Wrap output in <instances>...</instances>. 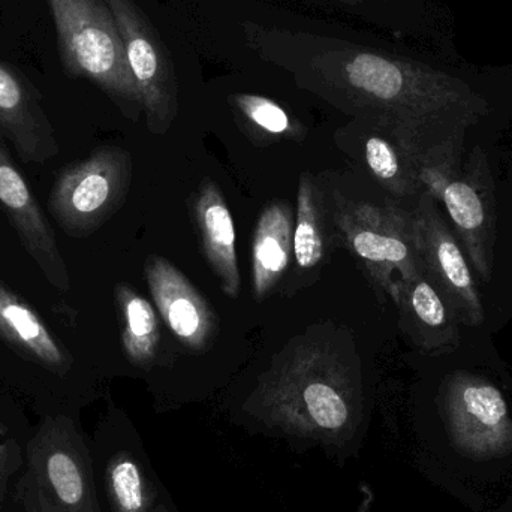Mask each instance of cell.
<instances>
[{"instance_id": "4fadbf2b", "label": "cell", "mask_w": 512, "mask_h": 512, "mask_svg": "<svg viewBox=\"0 0 512 512\" xmlns=\"http://www.w3.org/2000/svg\"><path fill=\"white\" fill-rule=\"evenodd\" d=\"M144 274L153 301L171 333L189 351H204L218 327L210 303L176 265L162 256H149Z\"/></svg>"}, {"instance_id": "ffe728a7", "label": "cell", "mask_w": 512, "mask_h": 512, "mask_svg": "<svg viewBox=\"0 0 512 512\" xmlns=\"http://www.w3.org/2000/svg\"><path fill=\"white\" fill-rule=\"evenodd\" d=\"M120 322L122 345L132 366L149 369L158 355L159 319L152 304L126 283L114 289Z\"/></svg>"}, {"instance_id": "2e32d148", "label": "cell", "mask_w": 512, "mask_h": 512, "mask_svg": "<svg viewBox=\"0 0 512 512\" xmlns=\"http://www.w3.org/2000/svg\"><path fill=\"white\" fill-rule=\"evenodd\" d=\"M0 340L18 355L54 375L71 372L74 358L41 316L11 289L0 285Z\"/></svg>"}, {"instance_id": "d4e9b609", "label": "cell", "mask_w": 512, "mask_h": 512, "mask_svg": "<svg viewBox=\"0 0 512 512\" xmlns=\"http://www.w3.org/2000/svg\"><path fill=\"white\" fill-rule=\"evenodd\" d=\"M17 495L24 512H45L44 508L39 504V499L36 496L32 483H30L29 478L26 477L24 472L21 475L20 481H18Z\"/></svg>"}, {"instance_id": "ac0fdd59", "label": "cell", "mask_w": 512, "mask_h": 512, "mask_svg": "<svg viewBox=\"0 0 512 512\" xmlns=\"http://www.w3.org/2000/svg\"><path fill=\"white\" fill-rule=\"evenodd\" d=\"M224 99L234 116L264 135L303 140L307 128L280 99L258 90L254 72L231 71L218 80Z\"/></svg>"}, {"instance_id": "3957f363", "label": "cell", "mask_w": 512, "mask_h": 512, "mask_svg": "<svg viewBox=\"0 0 512 512\" xmlns=\"http://www.w3.org/2000/svg\"><path fill=\"white\" fill-rule=\"evenodd\" d=\"M119 27L147 128L164 135L179 119L188 83L200 84L203 59L174 23L164 0H105Z\"/></svg>"}, {"instance_id": "6da1fadb", "label": "cell", "mask_w": 512, "mask_h": 512, "mask_svg": "<svg viewBox=\"0 0 512 512\" xmlns=\"http://www.w3.org/2000/svg\"><path fill=\"white\" fill-rule=\"evenodd\" d=\"M201 59L262 72L381 129L417 158L466 149L493 113L486 66L303 11L292 0H170Z\"/></svg>"}, {"instance_id": "9c48e42d", "label": "cell", "mask_w": 512, "mask_h": 512, "mask_svg": "<svg viewBox=\"0 0 512 512\" xmlns=\"http://www.w3.org/2000/svg\"><path fill=\"white\" fill-rule=\"evenodd\" d=\"M411 225L421 274L460 324L481 327L486 313L471 264L429 192L421 191L418 195L417 204L411 210Z\"/></svg>"}, {"instance_id": "d6986e66", "label": "cell", "mask_w": 512, "mask_h": 512, "mask_svg": "<svg viewBox=\"0 0 512 512\" xmlns=\"http://www.w3.org/2000/svg\"><path fill=\"white\" fill-rule=\"evenodd\" d=\"M292 213L288 204L273 203L259 216L252 245L254 297L262 300L288 270L292 254Z\"/></svg>"}, {"instance_id": "7c38bea8", "label": "cell", "mask_w": 512, "mask_h": 512, "mask_svg": "<svg viewBox=\"0 0 512 512\" xmlns=\"http://www.w3.org/2000/svg\"><path fill=\"white\" fill-rule=\"evenodd\" d=\"M0 206L8 216L24 251L36 262L45 279L59 289H71V276L57 243L56 234L38 200L15 167L0 137Z\"/></svg>"}, {"instance_id": "277c9868", "label": "cell", "mask_w": 512, "mask_h": 512, "mask_svg": "<svg viewBox=\"0 0 512 512\" xmlns=\"http://www.w3.org/2000/svg\"><path fill=\"white\" fill-rule=\"evenodd\" d=\"M48 3L68 74L95 83L123 116L138 122L143 114L140 92L129 69L119 27L105 0H48Z\"/></svg>"}, {"instance_id": "44dd1931", "label": "cell", "mask_w": 512, "mask_h": 512, "mask_svg": "<svg viewBox=\"0 0 512 512\" xmlns=\"http://www.w3.org/2000/svg\"><path fill=\"white\" fill-rule=\"evenodd\" d=\"M366 125L375 132L364 140V159L376 182L396 198L420 195V182L405 153L384 132Z\"/></svg>"}, {"instance_id": "7a4b0ae2", "label": "cell", "mask_w": 512, "mask_h": 512, "mask_svg": "<svg viewBox=\"0 0 512 512\" xmlns=\"http://www.w3.org/2000/svg\"><path fill=\"white\" fill-rule=\"evenodd\" d=\"M249 405L291 435L343 441L360 418V376L328 340L298 337L259 379Z\"/></svg>"}, {"instance_id": "5bb4252c", "label": "cell", "mask_w": 512, "mask_h": 512, "mask_svg": "<svg viewBox=\"0 0 512 512\" xmlns=\"http://www.w3.org/2000/svg\"><path fill=\"white\" fill-rule=\"evenodd\" d=\"M0 134L26 164H45L59 155L50 120L32 87L11 66L0 62Z\"/></svg>"}, {"instance_id": "cb8c5ba5", "label": "cell", "mask_w": 512, "mask_h": 512, "mask_svg": "<svg viewBox=\"0 0 512 512\" xmlns=\"http://www.w3.org/2000/svg\"><path fill=\"white\" fill-rule=\"evenodd\" d=\"M29 438L30 435L12 432L8 424L0 421V512L20 504L17 486L26 469Z\"/></svg>"}, {"instance_id": "603a6c76", "label": "cell", "mask_w": 512, "mask_h": 512, "mask_svg": "<svg viewBox=\"0 0 512 512\" xmlns=\"http://www.w3.org/2000/svg\"><path fill=\"white\" fill-rule=\"evenodd\" d=\"M105 487L113 512H149L152 508L155 492L140 463L126 451L108 460Z\"/></svg>"}, {"instance_id": "484cf974", "label": "cell", "mask_w": 512, "mask_h": 512, "mask_svg": "<svg viewBox=\"0 0 512 512\" xmlns=\"http://www.w3.org/2000/svg\"><path fill=\"white\" fill-rule=\"evenodd\" d=\"M159 512H161V511H159ZM162 512H165V511H162Z\"/></svg>"}, {"instance_id": "9a60e30c", "label": "cell", "mask_w": 512, "mask_h": 512, "mask_svg": "<svg viewBox=\"0 0 512 512\" xmlns=\"http://www.w3.org/2000/svg\"><path fill=\"white\" fill-rule=\"evenodd\" d=\"M391 301L399 310L400 327L423 354L442 357L459 349V319L423 274L397 279Z\"/></svg>"}, {"instance_id": "30bf717a", "label": "cell", "mask_w": 512, "mask_h": 512, "mask_svg": "<svg viewBox=\"0 0 512 512\" xmlns=\"http://www.w3.org/2000/svg\"><path fill=\"white\" fill-rule=\"evenodd\" d=\"M441 409L454 447L477 460L512 451V417L504 393L474 373H450L441 387Z\"/></svg>"}, {"instance_id": "8fae6325", "label": "cell", "mask_w": 512, "mask_h": 512, "mask_svg": "<svg viewBox=\"0 0 512 512\" xmlns=\"http://www.w3.org/2000/svg\"><path fill=\"white\" fill-rule=\"evenodd\" d=\"M307 5L348 15L403 44L439 53H459L456 17L438 0H300Z\"/></svg>"}, {"instance_id": "52a82bcc", "label": "cell", "mask_w": 512, "mask_h": 512, "mask_svg": "<svg viewBox=\"0 0 512 512\" xmlns=\"http://www.w3.org/2000/svg\"><path fill=\"white\" fill-rule=\"evenodd\" d=\"M333 216L343 242L379 295L391 298L397 279L421 276L409 210L394 201L376 206L337 195Z\"/></svg>"}, {"instance_id": "e0dca14e", "label": "cell", "mask_w": 512, "mask_h": 512, "mask_svg": "<svg viewBox=\"0 0 512 512\" xmlns=\"http://www.w3.org/2000/svg\"><path fill=\"white\" fill-rule=\"evenodd\" d=\"M194 215L204 255L218 276L222 291L227 297H239L242 277L237 262L236 228L224 194L213 180H204L198 189Z\"/></svg>"}, {"instance_id": "7402d4cb", "label": "cell", "mask_w": 512, "mask_h": 512, "mask_svg": "<svg viewBox=\"0 0 512 512\" xmlns=\"http://www.w3.org/2000/svg\"><path fill=\"white\" fill-rule=\"evenodd\" d=\"M321 195L309 174L298 185L297 216L292 234V254L300 270H313L325 258Z\"/></svg>"}, {"instance_id": "5b68a950", "label": "cell", "mask_w": 512, "mask_h": 512, "mask_svg": "<svg viewBox=\"0 0 512 512\" xmlns=\"http://www.w3.org/2000/svg\"><path fill=\"white\" fill-rule=\"evenodd\" d=\"M421 191L444 206L454 236L472 270L483 283L495 271L496 194L492 165L486 150L475 146L462 165H420L415 170Z\"/></svg>"}, {"instance_id": "ba28073f", "label": "cell", "mask_w": 512, "mask_h": 512, "mask_svg": "<svg viewBox=\"0 0 512 512\" xmlns=\"http://www.w3.org/2000/svg\"><path fill=\"white\" fill-rule=\"evenodd\" d=\"M131 182V156L116 146L99 147L89 158L59 171L48 212L66 236L83 239L122 207Z\"/></svg>"}, {"instance_id": "8992f818", "label": "cell", "mask_w": 512, "mask_h": 512, "mask_svg": "<svg viewBox=\"0 0 512 512\" xmlns=\"http://www.w3.org/2000/svg\"><path fill=\"white\" fill-rule=\"evenodd\" d=\"M24 474L45 512H101L93 460L69 415H45L27 442Z\"/></svg>"}]
</instances>
